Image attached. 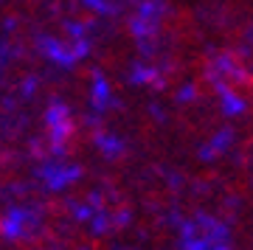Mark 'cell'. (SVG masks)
Instances as JSON below:
<instances>
[{
	"label": "cell",
	"instance_id": "6da1fadb",
	"mask_svg": "<svg viewBox=\"0 0 253 250\" xmlns=\"http://www.w3.org/2000/svg\"><path fill=\"white\" fill-rule=\"evenodd\" d=\"M217 87H219V98H222V110H225L228 116H239L245 110V101L236 96L234 90H228L225 84H217Z\"/></svg>",
	"mask_w": 253,
	"mask_h": 250
},
{
	"label": "cell",
	"instance_id": "7a4b0ae2",
	"mask_svg": "<svg viewBox=\"0 0 253 250\" xmlns=\"http://www.w3.org/2000/svg\"><path fill=\"white\" fill-rule=\"evenodd\" d=\"M228 141H231V132H219V138L206 149V155H217V152H222V149L228 146Z\"/></svg>",
	"mask_w": 253,
	"mask_h": 250
},
{
	"label": "cell",
	"instance_id": "3957f363",
	"mask_svg": "<svg viewBox=\"0 0 253 250\" xmlns=\"http://www.w3.org/2000/svg\"><path fill=\"white\" fill-rule=\"evenodd\" d=\"M104 98H110L107 84H104V79H96V104L99 107H104Z\"/></svg>",
	"mask_w": 253,
	"mask_h": 250
},
{
	"label": "cell",
	"instance_id": "277c9868",
	"mask_svg": "<svg viewBox=\"0 0 253 250\" xmlns=\"http://www.w3.org/2000/svg\"><path fill=\"white\" fill-rule=\"evenodd\" d=\"M132 79H135V82H152L155 79V71H135Z\"/></svg>",
	"mask_w": 253,
	"mask_h": 250
},
{
	"label": "cell",
	"instance_id": "5b68a950",
	"mask_svg": "<svg viewBox=\"0 0 253 250\" xmlns=\"http://www.w3.org/2000/svg\"><path fill=\"white\" fill-rule=\"evenodd\" d=\"M211 250H231L228 245H217V248H211Z\"/></svg>",
	"mask_w": 253,
	"mask_h": 250
}]
</instances>
